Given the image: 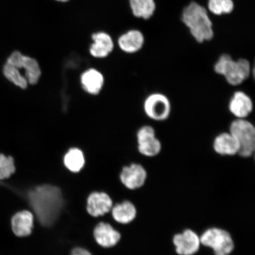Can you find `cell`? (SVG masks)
Masks as SVG:
<instances>
[{
	"label": "cell",
	"instance_id": "6da1fadb",
	"mask_svg": "<svg viewBox=\"0 0 255 255\" xmlns=\"http://www.w3.org/2000/svg\"><path fill=\"white\" fill-rule=\"evenodd\" d=\"M26 198L34 216V223L45 228L53 227L66 206L61 189L56 185H36L27 191Z\"/></svg>",
	"mask_w": 255,
	"mask_h": 255
},
{
	"label": "cell",
	"instance_id": "7a4b0ae2",
	"mask_svg": "<svg viewBox=\"0 0 255 255\" xmlns=\"http://www.w3.org/2000/svg\"><path fill=\"white\" fill-rule=\"evenodd\" d=\"M181 20L197 42L211 40L214 36L213 23L206 9L198 3L193 1L185 7Z\"/></svg>",
	"mask_w": 255,
	"mask_h": 255
},
{
	"label": "cell",
	"instance_id": "3957f363",
	"mask_svg": "<svg viewBox=\"0 0 255 255\" xmlns=\"http://www.w3.org/2000/svg\"><path fill=\"white\" fill-rule=\"evenodd\" d=\"M229 131L238 142V155L251 157L255 151V127L247 119H235L229 126Z\"/></svg>",
	"mask_w": 255,
	"mask_h": 255
},
{
	"label": "cell",
	"instance_id": "277c9868",
	"mask_svg": "<svg viewBox=\"0 0 255 255\" xmlns=\"http://www.w3.org/2000/svg\"><path fill=\"white\" fill-rule=\"evenodd\" d=\"M200 238L201 244L212 248L215 255H229L234 250V242L231 235L223 229H207Z\"/></svg>",
	"mask_w": 255,
	"mask_h": 255
},
{
	"label": "cell",
	"instance_id": "5b68a950",
	"mask_svg": "<svg viewBox=\"0 0 255 255\" xmlns=\"http://www.w3.org/2000/svg\"><path fill=\"white\" fill-rule=\"evenodd\" d=\"M143 110L149 119L157 122H163L171 116V101L167 95L160 92H154L145 99Z\"/></svg>",
	"mask_w": 255,
	"mask_h": 255
},
{
	"label": "cell",
	"instance_id": "8992f818",
	"mask_svg": "<svg viewBox=\"0 0 255 255\" xmlns=\"http://www.w3.org/2000/svg\"><path fill=\"white\" fill-rule=\"evenodd\" d=\"M137 148L140 154L148 157H155L160 153L162 144L154 128L142 126L136 132Z\"/></svg>",
	"mask_w": 255,
	"mask_h": 255
},
{
	"label": "cell",
	"instance_id": "52a82bcc",
	"mask_svg": "<svg viewBox=\"0 0 255 255\" xmlns=\"http://www.w3.org/2000/svg\"><path fill=\"white\" fill-rule=\"evenodd\" d=\"M6 63L19 69H24V76L28 84L33 85L39 82L41 71L39 64L36 59L22 55L20 52L15 51L8 57Z\"/></svg>",
	"mask_w": 255,
	"mask_h": 255
},
{
	"label": "cell",
	"instance_id": "ba28073f",
	"mask_svg": "<svg viewBox=\"0 0 255 255\" xmlns=\"http://www.w3.org/2000/svg\"><path fill=\"white\" fill-rule=\"evenodd\" d=\"M113 206V200L107 193L93 191L87 197L86 210L89 215L98 218L109 214Z\"/></svg>",
	"mask_w": 255,
	"mask_h": 255
},
{
	"label": "cell",
	"instance_id": "9c48e42d",
	"mask_svg": "<svg viewBox=\"0 0 255 255\" xmlns=\"http://www.w3.org/2000/svg\"><path fill=\"white\" fill-rule=\"evenodd\" d=\"M93 237L99 246L111 248L119 243L122 236L110 223L101 221L95 226Z\"/></svg>",
	"mask_w": 255,
	"mask_h": 255
},
{
	"label": "cell",
	"instance_id": "30bf717a",
	"mask_svg": "<svg viewBox=\"0 0 255 255\" xmlns=\"http://www.w3.org/2000/svg\"><path fill=\"white\" fill-rule=\"evenodd\" d=\"M147 174L145 169L139 164L132 163L124 167L120 174V180L129 190L141 188L145 182Z\"/></svg>",
	"mask_w": 255,
	"mask_h": 255
},
{
	"label": "cell",
	"instance_id": "8fae6325",
	"mask_svg": "<svg viewBox=\"0 0 255 255\" xmlns=\"http://www.w3.org/2000/svg\"><path fill=\"white\" fill-rule=\"evenodd\" d=\"M228 110L236 119H247L254 110V103L246 92L238 91L229 101Z\"/></svg>",
	"mask_w": 255,
	"mask_h": 255
},
{
	"label": "cell",
	"instance_id": "7c38bea8",
	"mask_svg": "<svg viewBox=\"0 0 255 255\" xmlns=\"http://www.w3.org/2000/svg\"><path fill=\"white\" fill-rule=\"evenodd\" d=\"M173 242L176 253L180 255L195 254L199 250L201 245L200 237L190 229L175 235Z\"/></svg>",
	"mask_w": 255,
	"mask_h": 255
},
{
	"label": "cell",
	"instance_id": "4fadbf2b",
	"mask_svg": "<svg viewBox=\"0 0 255 255\" xmlns=\"http://www.w3.org/2000/svg\"><path fill=\"white\" fill-rule=\"evenodd\" d=\"M33 213L28 210H22L15 213L11 219V231L18 238L29 237L34 226Z\"/></svg>",
	"mask_w": 255,
	"mask_h": 255
},
{
	"label": "cell",
	"instance_id": "5bb4252c",
	"mask_svg": "<svg viewBox=\"0 0 255 255\" xmlns=\"http://www.w3.org/2000/svg\"><path fill=\"white\" fill-rule=\"evenodd\" d=\"M252 73L251 64L244 58L235 60L234 65L226 73L224 78L229 85L237 87L243 84L250 77Z\"/></svg>",
	"mask_w": 255,
	"mask_h": 255
},
{
	"label": "cell",
	"instance_id": "9a60e30c",
	"mask_svg": "<svg viewBox=\"0 0 255 255\" xmlns=\"http://www.w3.org/2000/svg\"><path fill=\"white\" fill-rule=\"evenodd\" d=\"M213 148L217 154L222 156L238 154L239 149L237 140L229 131L220 133L216 136L213 139Z\"/></svg>",
	"mask_w": 255,
	"mask_h": 255
},
{
	"label": "cell",
	"instance_id": "2e32d148",
	"mask_svg": "<svg viewBox=\"0 0 255 255\" xmlns=\"http://www.w3.org/2000/svg\"><path fill=\"white\" fill-rule=\"evenodd\" d=\"M94 42L91 44L89 52L97 58H104L110 55L114 49V44L109 34L105 32H99L92 36Z\"/></svg>",
	"mask_w": 255,
	"mask_h": 255
},
{
	"label": "cell",
	"instance_id": "e0dca14e",
	"mask_svg": "<svg viewBox=\"0 0 255 255\" xmlns=\"http://www.w3.org/2000/svg\"><path fill=\"white\" fill-rule=\"evenodd\" d=\"M119 45L124 52L135 53L142 49L145 42V38L141 31L131 30L121 35L120 37Z\"/></svg>",
	"mask_w": 255,
	"mask_h": 255
},
{
	"label": "cell",
	"instance_id": "ac0fdd59",
	"mask_svg": "<svg viewBox=\"0 0 255 255\" xmlns=\"http://www.w3.org/2000/svg\"><path fill=\"white\" fill-rule=\"evenodd\" d=\"M111 212L115 222L121 225L129 224L135 219L137 214L135 206L128 200L116 204Z\"/></svg>",
	"mask_w": 255,
	"mask_h": 255
},
{
	"label": "cell",
	"instance_id": "d6986e66",
	"mask_svg": "<svg viewBox=\"0 0 255 255\" xmlns=\"http://www.w3.org/2000/svg\"><path fill=\"white\" fill-rule=\"evenodd\" d=\"M81 82L83 89L91 95H98L104 84V78L100 72L89 69L81 75Z\"/></svg>",
	"mask_w": 255,
	"mask_h": 255
},
{
	"label": "cell",
	"instance_id": "ffe728a7",
	"mask_svg": "<svg viewBox=\"0 0 255 255\" xmlns=\"http://www.w3.org/2000/svg\"><path fill=\"white\" fill-rule=\"evenodd\" d=\"M63 165L71 173H79L86 165L84 153L78 148H70L64 155Z\"/></svg>",
	"mask_w": 255,
	"mask_h": 255
},
{
	"label": "cell",
	"instance_id": "44dd1931",
	"mask_svg": "<svg viewBox=\"0 0 255 255\" xmlns=\"http://www.w3.org/2000/svg\"><path fill=\"white\" fill-rule=\"evenodd\" d=\"M129 4L133 14L145 20L151 18L156 9L154 0H129Z\"/></svg>",
	"mask_w": 255,
	"mask_h": 255
},
{
	"label": "cell",
	"instance_id": "7402d4cb",
	"mask_svg": "<svg viewBox=\"0 0 255 255\" xmlns=\"http://www.w3.org/2000/svg\"><path fill=\"white\" fill-rule=\"evenodd\" d=\"M2 72L6 79L17 87L22 89L27 88L28 82L25 76L21 74L20 69L5 63L3 67Z\"/></svg>",
	"mask_w": 255,
	"mask_h": 255
},
{
	"label": "cell",
	"instance_id": "603a6c76",
	"mask_svg": "<svg viewBox=\"0 0 255 255\" xmlns=\"http://www.w3.org/2000/svg\"><path fill=\"white\" fill-rule=\"evenodd\" d=\"M208 8L217 15L229 14L234 10V2L232 0H209Z\"/></svg>",
	"mask_w": 255,
	"mask_h": 255
},
{
	"label": "cell",
	"instance_id": "cb8c5ba5",
	"mask_svg": "<svg viewBox=\"0 0 255 255\" xmlns=\"http://www.w3.org/2000/svg\"><path fill=\"white\" fill-rule=\"evenodd\" d=\"M16 171L15 161L11 156L0 153V180L10 178Z\"/></svg>",
	"mask_w": 255,
	"mask_h": 255
},
{
	"label": "cell",
	"instance_id": "d4e9b609",
	"mask_svg": "<svg viewBox=\"0 0 255 255\" xmlns=\"http://www.w3.org/2000/svg\"><path fill=\"white\" fill-rule=\"evenodd\" d=\"M235 60L228 54H223L219 57V59L213 66L215 72L216 74L223 76H225L229 70H230L235 63Z\"/></svg>",
	"mask_w": 255,
	"mask_h": 255
},
{
	"label": "cell",
	"instance_id": "484cf974",
	"mask_svg": "<svg viewBox=\"0 0 255 255\" xmlns=\"http://www.w3.org/2000/svg\"><path fill=\"white\" fill-rule=\"evenodd\" d=\"M69 255H94L87 249L76 247L72 249Z\"/></svg>",
	"mask_w": 255,
	"mask_h": 255
},
{
	"label": "cell",
	"instance_id": "4316f807",
	"mask_svg": "<svg viewBox=\"0 0 255 255\" xmlns=\"http://www.w3.org/2000/svg\"><path fill=\"white\" fill-rule=\"evenodd\" d=\"M56 1H60V2H67V1H68L69 0H56Z\"/></svg>",
	"mask_w": 255,
	"mask_h": 255
}]
</instances>
